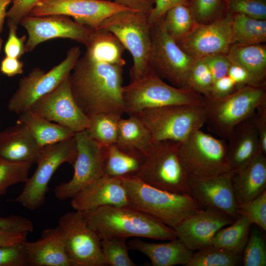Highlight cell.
<instances>
[{"instance_id":"obj_1","label":"cell","mask_w":266,"mask_h":266,"mask_svg":"<svg viewBox=\"0 0 266 266\" xmlns=\"http://www.w3.org/2000/svg\"><path fill=\"white\" fill-rule=\"evenodd\" d=\"M123 66L95 59L86 53L79 58L69 79L73 97L86 115H123Z\"/></svg>"},{"instance_id":"obj_2","label":"cell","mask_w":266,"mask_h":266,"mask_svg":"<svg viewBox=\"0 0 266 266\" xmlns=\"http://www.w3.org/2000/svg\"><path fill=\"white\" fill-rule=\"evenodd\" d=\"M84 213L88 226L100 239L144 237L170 240L176 238L172 228L128 206H104Z\"/></svg>"},{"instance_id":"obj_3","label":"cell","mask_w":266,"mask_h":266,"mask_svg":"<svg viewBox=\"0 0 266 266\" xmlns=\"http://www.w3.org/2000/svg\"><path fill=\"white\" fill-rule=\"evenodd\" d=\"M128 206L147 214L171 228L202 208L190 195L162 190L136 176L122 179Z\"/></svg>"},{"instance_id":"obj_4","label":"cell","mask_w":266,"mask_h":266,"mask_svg":"<svg viewBox=\"0 0 266 266\" xmlns=\"http://www.w3.org/2000/svg\"><path fill=\"white\" fill-rule=\"evenodd\" d=\"M125 113L136 114L147 108L177 104H204L205 99L191 88L170 85L150 69L139 79L123 86Z\"/></svg>"},{"instance_id":"obj_5","label":"cell","mask_w":266,"mask_h":266,"mask_svg":"<svg viewBox=\"0 0 266 266\" xmlns=\"http://www.w3.org/2000/svg\"><path fill=\"white\" fill-rule=\"evenodd\" d=\"M266 104V87L247 85L218 99H205V124L207 130L226 139L233 129L252 117Z\"/></svg>"},{"instance_id":"obj_6","label":"cell","mask_w":266,"mask_h":266,"mask_svg":"<svg viewBox=\"0 0 266 266\" xmlns=\"http://www.w3.org/2000/svg\"><path fill=\"white\" fill-rule=\"evenodd\" d=\"M148 16L130 10L120 11L105 19L98 28L114 34L131 53L130 82L139 79L151 68V26Z\"/></svg>"},{"instance_id":"obj_7","label":"cell","mask_w":266,"mask_h":266,"mask_svg":"<svg viewBox=\"0 0 266 266\" xmlns=\"http://www.w3.org/2000/svg\"><path fill=\"white\" fill-rule=\"evenodd\" d=\"M153 141L182 142L205 124L204 104H177L147 108L136 114Z\"/></svg>"},{"instance_id":"obj_8","label":"cell","mask_w":266,"mask_h":266,"mask_svg":"<svg viewBox=\"0 0 266 266\" xmlns=\"http://www.w3.org/2000/svg\"><path fill=\"white\" fill-rule=\"evenodd\" d=\"M178 155L189 177H209L232 171L226 140L201 129L179 142Z\"/></svg>"},{"instance_id":"obj_9","label":"cell","mask_w":266,"mask_h":266,"mask_svg":"<svg viewBox=\"0 0 266 266\" xmlns=\"http://www.w3.org/2000/svg\"><path fill=\"white\" fill-rule=\"evenodd\" d=\"M179 143L170 140L153 141L136 177L158 189L190 195L189 177L178 155Z\"/></svg>"},{"instance_id":"obj_10","label":"cell","mask_w":266,"mask_h":266,"mask_svg":"<svg viewBox=\"0 0 266 266\" xmlns=\"http://www.w3.org/2000/svg\"><path fill=\"white\" fill-rule=\"evenodd\" d=\"M76 155L74 136L68 139L41 148L33 175L15 201L30 210L40 207L45 202L48 184L58 168L64 163L73 165Z\"/></svg>"},{"instance_id":"obj_11","label":"cell","mask_w":266,"mask_h":266,"mask_svg":"<svg viewBox=\"0 0 266 266\" xmlns=\"http://www.w3.org/2000/svg\"><path fill=\"white\" fill-rule=\"evenodd\" d=\"M151 37L149 63L152 70L172 86L188 88L189 72L196 59L185 53L167 34L162 18L151 25Z\"/></svg>"},{"instance_id":"obj_12","label":"cell","mask_w":266,"mask_h":266,"mask_svg":"<svg viewBox=\"0 0 266 266\" xmlns=\"http://www.w3.org/2000/svg\"><path fill=\"white\" fill-rule=\"evenodd\" d=\"M81 53L79 46L72 47L67 51L66 58L48 71L35 67L21 78L8 102V110L19 115L29 110L35 101L53 91L69 75Z\"/></svg>"},{"instance_id":"obj_13","label":"cell","mask_w":266,"mask_h":266,"mask_svg":"<svg viewBox=\"0 0 266 266\" xmlns=\"http://www.w3.org/2000/svg\"><path fill=\"white\" fill-rule=\"evenodd\" d=\"M57 226L62 232L71 266H105L101 239L88 226L84 213L77 210L65 213Z\"/></svg>"},{"instance_id":"obj_14","label":"cell","mask_w":266,"mask_h":266,"mask_svg":"<svg viewBox=\"0 0 266 266\" xmlns=\"http://www.w3.org/2000/svg\"><path fill=\"white\" fill-rule=\"evenodd\" d=\"M76 155L72 166L73 174L67 182L57 185L55 197L64 200L75 195L103 175V149L86 130L75 133Z\"/></svg>"},{"instance_id":"obj_15","label":"cell","mask_w":266,"mask_h":266,"mask_svg":"<svg viewBox=\"0 0 266 266\" xmlns=\"http://www.w3.org/2000/svg\"><path fill=\"white\" fill-rule=\"evenodd\" d=\"M29 110L74 133L86 130L89 123V117L73 97L69 75L53 91L35 101Z\"/></svg>"},{"instance_id":"obj_16","label":"cell","mask_w":266,"mask_h":266,"mask_svg":"<svg viewBox=\"0 0 266 266\" xmlns=\"http://www.w3.org/2000/svg\"><path fill=\"white\" fill-rule=\"evenodd\" d=\"M20 24L28 34L25 43L26 52H31L41 43L58 38L70 39L86 46L95 30L62 15H29L21 20Z\"/></svg>"},{"instance_id":"obj_17","label":"cell","mask_w":266,"mask_h":266,"mask_svg":"<svg viewBox=\"0 0 266 266\" xmlns=\"http://www.w3.org/2000/svg\"><path fill=\"white\" fill-rule=\"evenodd\" d=\"M126 10L130 9L109 0H42L36 4L29 15L70 16L78 23L97 29L109 16Z\"/></svg>"},{"instance_id":"obj_18","label":"cell","mask_w":266,"mask_h":266,"mask_svg":"<svg viewBox=\"0 0 266 266\" xmlns=\"http://www.w3.org/2000/svg\"><path fill=\"white\" fill-rule=\"evenodd\" d=\"M232 22V14L226 12L209 23H198L177 44L196 60L214 54H227L234 43Z\"/></svg>"},{"instance_id":"obj_19","label":"cell","mask_w":266,"mask_h":266,"mask_svg":"<svg viewBox=\"0 0 266 266\" xmlns=\"http://www.w3.org/2000/svg\"><path fill=\"white\" fill-rule=\"evenodd\" d=\"M234 220L220 210L202 209L185 218L173 229L176 238L188 248L198 250L212 245L216 233Z\"/></svg>"},{"instance_id":"obj_20","label":"cell","mask_w":266,"mask_h":266,"mask_svg":"<svg viewBox=\"0 0 266 266\" xmlns=\"http://www.w3.org/2000/svg\"><path fill=\"white\" fill-rule=\"evenodd\" d=\"M233 174L231 171L209 177H189L191 196L202 209L219 210L236 219L239 214L232 183Z\"/></svg>"},{"instance_id":"obj_21","label":"cell","mask_w":266,"mask_h":266,"mask_svg":"<svg viewBox=\"0 0 266 266\" xmlns=\"http://www.w3.org/2000/svg\"><path fill=\"white\" fill-rule=\"evenodd\" d=\"M74 210L87 213L104 206H128L122 179L102 175L71 199Z\"/></svg>"},{"instance_id":"obj_22","label":"cell","mask_w":266,"mask_h":266,"mask_svg":"<svg viewBox=\"0 0 266 266\" xmlns=\"http://www.w3.org/2000/svg\"><path fill=\"white\" fill-rule=\"evenodd\" d=\"M28 266H71L59 227L44 230L37 240L24 243Z\"/></svg>"},{"instance_id":"obj_23","label":"cell","mask_w":266,"mask_h":266,"mask_svg":"<svg viewBox=\"0 0 266 266\" xmlns=\"http://www.w3.org/2000/svg\"><path fill=\"white\" fill-rule=\"evenodd\" d=\"M227 153L232 170L237 172L262 152L259 135L252 117L236 125L226 139Z\"/></svg>"},{"instance_id":"obj_24","label":"cell","mask_w":266,"mask_h":266,"mask_svg":"<svg viewBox=\"0 0 266 266\" xmlns=\"http://www.w3.org/2000/svg\"><path fill=\"white\" fill-rule=\"evenodd\" d=\"M41 148L24 124L0 131V155L10 160L35 164Z\"/></svg>"},{"instance_id":"obj_25","label":"cell","mask_w":266,"mask_h":266,"mask_svg":"<svg viewBox=\"0 0 266 266\" xmlns=\"http://www.w3.org/2000/svg\"><path fill=\"white\" fill-rule=\"evenodd\" d=\"M238 206L256 198L266 191V155L261 153L232 176Z\"/></svg>"},{"instance_id":"obj_26","label":"cell","mask_w":266,"mask_h":266,"mask_svg":"<svg viewBox=\"0 0 266 266\" xmlns=\"http://www.w3.org/2000/svg\"><path fill=\"white\" fill-rule=\"evenodd\" d=\"M128 244L130 249L146 256L153 266H186L193 253L177 238L161 243L147 242L135 238L130 240Z\"/></svg>"},{"instance_id":"obj_27","label":"cell","mask_w":266,"mask_h":266,"mask_svg":"<svg viewBox=\"0 0 266 266\" xmlns=\"http://www.w3.org/2000/svg\"><path fill=\"white\" fill-rule=\"evenodd\" d=\"M103 149V175L120 179L136 176L145 161L140 152L117 142Z\"/></svg>"},{"instance_id":"obj_28","label":"cell","mask_w":266,"mask_h":266,"mask_svg":"<svg viewBox=\"0 0 266 266\" xmlns=\"http://www.w3.org/2000/svg\"><path fill=\"white\" fill-rule=\"evenodd\" d=\"M227 55L231 63L239 65L247 71L251 86L266 87V46L265 45L233 43Z\"/></svg>"},{"instance_id":"obj_29","label":"cell","mask_w":266,"mask_h":266,"mask_svg":"<svg viewBox=\"0 0 266 266\" xmlns=\"http://www.w3.org/2000/svg\"><path fill=\"white\" fill-rule=\"evenodd\" d=\"M18 115L17 122L27 127L41 148L68 139L75 135L68 129L37 116L30 110Z\"/></svg>"},{"instance_id":"obj_30","label":"cell","mask_w":266,"mask_h":266,"mask_svg":"<svg viewBox=\"0 0 266 266\" xmlns=\"http://www.w3.org/2000/svg\"><path fill=\"white\" fill-rule=\"evenodd\" d=\"M86 47L85 53L95 59L122 66L126 65L125 47L114 34L106 30L95 29Z\"/></svg>"},{"instance_id":"obj_31","label":"cell","mask_w":266,"mask_h":266,"mask_svg":"<svg viewBox=\"0 0 266 266\" xmlns=\"http://www.w3.org/2000/svg\"><path fill=\"white\" fill-rule=\"evenodd\" d=\"M117 143L135 149L145 157L153 141L151 135L140 119L135 115L121 118L118 125Z\"/></svg>"},{"instance_id":"obj_32","label":"cell","mask_w":266,"mask_h":266,"mask_svg":"<svg viewBox=\"0 0 266 266\" xmlns=\"http://www.w3.org/2000/svg\"><path fill=\"white\" fill-rule=\"evenodd\" d=\"M252 225L246 218L239 215L231 224L216 233L212 245L242 255Z\"/></svg>"},{"instance_id":"obj_33","label":"cell","mask_w":266,"mask_h":266,"mask_svg":"<svg viewBox=\"0 0 266 266\" xmlns=\"http://www.w3.org/2000/svg\"><path fill=\"white\" fill-rule=\"evenodd\" d=\"M162 19L166 33L177 43L184 39L198 23L189 3L172 7Z\"/></svg>"},{"instance_id":"obj_34","label":"cell","mask_w":266,"mask_h":266,"mask_svg":"<svg viewBox=\"0 0 266 266\" xmlns=\"http://www.w3.org/2000/svg\"><path fill=\"white\" fill-rule=\"evenodd\" d=\"M234 43L242 45L263 44L266 41V20L232 14Z\"/></svg>"},{"instance_id":"obj_35","label":"cell","mask_w":266,"mask_h":266,"mask_svg":"<svg viewBox=\"0 0 266 266\" xmlns=\"http://www.w3.org/2000/svg\"><path fill=\"white\" fill-rule=\"evenodd\" d=\"M122 116L116 114H99L89 116L85 130L89 136L102 147L117 142L119 120Z\"/></svg>"},{"instance_id":"obj_36","label":"cell","mask_w":266,"mask_h":266,"mask_svg":"<svg viewBox=\"0 0 266 266\" xmlns=\"http://www.w3.org/2000/svg\"><path fill=\"white\" fill-rule=\"evenodd\" d=\"M242 264V255L211 245L193 253L186 266H236Z\"/></svg>"},{"instance_id":"obj_37","label":"cell","mask_w":266,"mask_h":266,"mask_svg":"<svg viewBox=\"0 0 266 266\" xmlns=\"http://www.w3.org/2000/svg\"><path fill=\"white\" fill-rule=\"evenodd\" d=\"M32 165L12 161L0 155V196L5 194L11 186L26 182Z\"/></svg>"},{"instance_id":"obj_38","label":"cell","mask_w":266,"mask_h":266,"mask_svg":"<svg viewBox=\"0 0 266 266\" xmlns=\"http://www.w3.org/2000/svg\"><path fill=\"white\" fill-rule=\"evenodd\" d=\"M256 225L250 229L248 239L242 253L244 266H266V238Z\"/></svg>"},{"instance_id":"obj_39","label":"cell","mask_w":266,"mask_h":266,"mask_svg":"<svg viewBox=\"0 0 266 266\" xmlns=\"http://www.w3.org/2000/svg\"><path fill=\"white\" fill-rule=\"evenodd\" d=\"M100 244L105 266H136L130 257L127 239L104 238L101 239Z\"/></svg>"},{"instance_id":"obj_40","label":"cell","mask_w":266,"mask_h":266,"mask_svg":"<svg viewBox=\"0 0 266 266\" xmlns=\"http://www.w3.org/2000/svg\"><path fill=\"white\" fill-rule=\"evenodd\" d=\"M213 83L210 71L203 59L196 60L189 72L188 87L207 99L210 96Z\"/></svg>"},{"instance_id":"obj_41","label":"cell","mask_w":266,"mask_h":266,"mask_svg":"<svg viewBox=\"0 0 266 266\" xmlns=\"http://www.w3.org/2000/svg\"><path fill=\"white\" fill-rule=\"evenodd\" d=\"M189 3L200 24L212 22L226 13L225 0H189Z\"/></svg>"},{"instance_id":"obj_42","label":"cell","mask_w":266,"mask_h":266,"mask_svg":"<svg viewBox=\"0 0 266 266\" xmlns=\"http://www.w3.org/2000/svg\"><path fill=\"white\" fill-rule=\"evenodd\" d=\"M238 213L252 224L266 231V191L256 198L238 206Z\"/></svg>"},{"instance_id":"obj_43","label":"cell","mask_w":266,"mask_h":266,"mask_svg":"<svg viewBox=\"0 0 266 266\" xmlns=\"http://www.w3.org/2000/svg\"><path fill=\"white\" fill-rule=\"evenodd\" d=\"M226 12L266 20V0H225Z\"/></svg>"},{"instance_id":"obj_44","label":"cell","mask_w":266,"mask_h":266,"mask_svg":"<svg viewBox=\"0 0 266 266\" xmlns=\"http://www.w3.org/2000/svg\"><path fill=\"white\" fill-rule=\"evenodd\" d=\"M24 243L0 246V266H28Z\"/></svg>"},{"instance_id":"obj_45","label":"cell","mask_w":266,"mask_h":266,"mask_svg":"<svg viewBox=\"0 0 266 266\" xmlns=\"http://www.w3.org/2000/svg\"><path fill=\"white\" fill-rule=\"evenodd\" d=\"M42 0H12V5L7 12V26L17 28L21 20L29 15L36 4Z\"/></svg>"},{"instance_id":"obj_46","label":"cell","mask_w":266,"mask_h":266,"mask_svg":"<svg viewBox=\"0 0 266 266\" xmlns=\"http://www.w3.org/2000/svg\"><path fill=\"white\" fill-rule=\"evenodd\" d=\"M7 39L3 47L6 56L19 59L25 53V43L27 36L25 35L18 37L17 35V28L9 26Z\"/></svg>"},{"instance_id":"obj_47","label":"cell","mask_w":266,"mask_h":266,"mask_svg":"<svg viewBox=\"0 0 266 266\" xmlns=\"http://www.w3.org/2000/svg\"><path fill=\"white\" fill-rule=\"evenodd\" d=\"M202 59L208 67L213 82L228 75V70L232 63L227 54H214Z\"/></svg>"},{"instance_id":"obj_48","label":"cell","mask_w":266,"mask_h":266,"mask_svg":"<svg viewBox=\"0 0 266 266\" xmlns=\"http://www.w3.org/2000/svg\"><path fill=\"white\" fill-rule=\"evenodd\" d=\"M33 230V223L27 218L19 215L0 217V230L17 231L29 234Z\"/></svg>"},{"instance_id":"obj_49","label":"cell","mask_w":266,"mask_h":266,"mask_svg":"<svg viewBox=\"0 0 266 266\" xmlns=\"http://www.w3.org/2000/svg\"><path fill=\"white\" fill-rule=\"evenodd\" d=\"M237 90L233 81L227 75L215 81L210 96L205 99H218L226 97Z\"/></svg>"},{"instance_id":"obj_50","label":"cell","mask_w":266,"mask_h":266,"mask_svg":"<svg viewBox=\"0 0 266 266\" xmlns=\"http://www.w3.org/2000/svg\"><path fill=\"white\" fill-rule=\"evenodd\" d=\"M189 2V0H155L153 8L148 16L149 24L151 26L159 21L172 7Z\"/></svg>"},{"instance_id":"obj_51","label":"cell","mask_w":266,"mask_h":266,"mask_svg":"<svg viewBox=\"0 0 266 266\" xmlns=\"http://www.w3.org/2000/svg\"><path fill=\"white\" fill-rule=\"evenodd\" d=\"M252 118L259 135L262 152L266 155V104L260 106Z\"/></svg>"},{"instance_id":"obj_52","label":"cell","mask_w":266,"mask_h":266,"mask_svg":"<svg viewBox=\"0 0 266 266\" xmlns=\"http://www.w3.org/2000/svg\"><path fill=\"white\" fill-rule=\"evenodd\" d=\"M24 63L18 58L5 56L0 63V72L8 77L23 73Z\"/></svg>"},{"instance_id":"obj_53","label":"cell","mask_w":266,"mask_h":266,"mask_svg":"<svg viewBox=\"0 0 266 266\" xmlns=\"http://www.w3.org/2000/svg\"><path fill=\"white\" fill-rule=\"evenodd\" d=\"M113 1L131 10L148 15L153 8L155 0H114Z\"/></svg>"},{"instance_id":"obj_54","label":"cell","mask_w":266,"mask_h":266,"mask_svg":"<svg viewBox=\"0 0 266 266\" xmlns=\"http://www.w3.org/2000/svg\"><path fill=\"white\" fill-rule=\"evenodd\" d=\"M228 75L235 83L237 89L247 85H251L250 78L248 72L239 65L232 63Z\"/></svg>"},{"instance_id":"obj_55","label":"cell","mask_w":266,"mask_h":266,"mask_svg":"<svg viewBox=\"0 0 266 266\" xmlns=\"http://www.w3.org/2000/svg\"><path fill=\"white\" fill-rule=\"evenodd\" d=\"M27 233L8 230H0V246L17 245L27 240Z\"/></svg>"},{"instance_id":"obj_56","label":"cell","mask_w":266,"mask_h":266,"mask_svg":"<svg viewBox=\"0 0 266 266\" xmlns=\"http://www.w3.org/2000/svg\"><path fill=\"white\" fill-rule=\"evenodd\" d=\"M12 0H0V33L3 31V24L7 16V8Z\"/></svg>"},{"instance_id":"obj_57","label":"cell","mask_w":266,"mask_h":266,"mask_svg":"<svg viewBox=\"0 0 266 266\" xmlns=\"http://www.w3.org/2000/svg\"><path fill=\"white\" fill-rule=\"evenodd\" d=\"M3 43V39L1 38L0 35V51L1 49L2 45Z\"/></svg>"},{"instance_id":"obj_58","label":"cell","mask_w":266,"mask_h":266,"mask_svg":"<svg viewBox=\"0 0 266 266\" xmlns=\"http://www.w3.org/2000/svg\"></svg>"}]
</instances>
